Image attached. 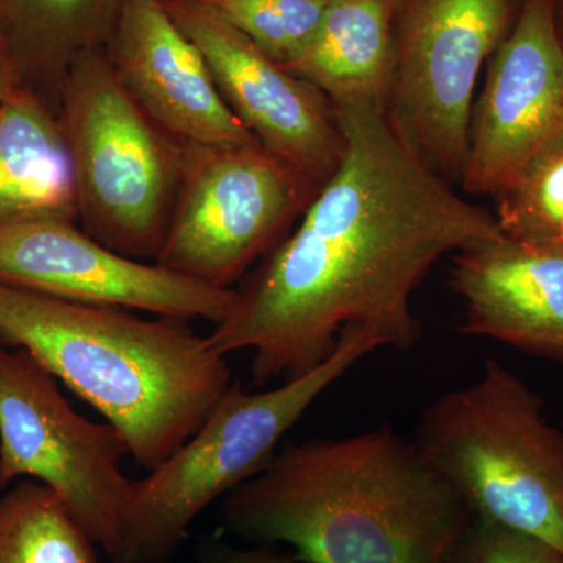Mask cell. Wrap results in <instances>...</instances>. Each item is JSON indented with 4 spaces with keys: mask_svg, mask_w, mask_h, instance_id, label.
I'll list each match as a JSON object with an SVG mask.
<instances>
[{
    "mask_svg": "<svg viewBox=\"0 0 563 563\" xmlns=\"http://www.w3.org/2000/svg\"><path fill=\"white\" fill-rule=\"evenodd\" d=\"M317 188L261 143L185 144L158 265L232 290L288 235Z\"/></svg>",
    "mask_w": 563,
    "mask_h": 563,
    "instance_id": "52a82bcc",
    "label": "cell"
},
{
    "mask_svg": "<svg viewBox=\"0 0 563 563\" xmlns=\"http://www.w3.org/2000/svg\"><path fill=\"white\" fill-rule=\"evenodd\" d=\"M450 285L465 303L462 335L563 365V257L501 233L455 252Z\"/></svg>",
    "mask_w": 563,
    "mask_h": 563,
    "instance_id": "5bb4252c",
    "label": "cell"
},
{
    "mask_svg": "<svg viewBox=\"0 0 563 563\" xmlns=\"http://www.w3.org/2000/svg\"><path fill=\"white\" fill-rule=\"evenodd\" d=\"M510 0H401L384 117L426 168L461 185L474 91L503 41Z\"/></svg>",
    "mask_w": 563,
    "mask_h": 563,
    "instance_id": "ba28073f",
    "label": "cell"
},
{
    "mask_svg": "<svg viewBox=\"0 0 563 563\" xmlns=\"http://www.w3.org/2000/svg\"><path fill=\"white\" fill-rule=\"evenodd\" d=\"M548 2H550L551 10H553L555 29H558L563 43V0H548Z\"/></svg>",
    "mask_w": 563,
    "mask_h": 563,
    "instance_id": "cb8c5ba5",
    "label": "cell"
},
{
    "mask_svg": "<svg viewBox=\"0 0 563 563\" xmlns=\"http://www.w3.org/2000/svg\"><path fill=\"white\" fill-rule=\"evenodd\" d=\"M495 203L493 214L503 235L563 257V143Z\"/></svg>",
    "mask_w": 563,
    "mask_h": 563,
    "instance_id": "d6986e66",
    "label": "cell"
},
{
    "mask_svg": "<svg viewBox=\"0 0 563 563\" xmlns=\"http://www.w3.org/2000/svg\"><path fill=\"white\" fill-rule=\"evenodd\" d=\"M277 65L309 47L329 0H203Z\"/></svg>",
    "mask_w": 563,
    "mask_h": 563,
    "instance_id": "ffe728a7",
    "label": "cell"
},
{
    "mask_svg": "<svg viewBox=\"0 0 563 563\" xmlns=\"http://www.w3.org/2000/svg\"><path fill=\"white\" fill-rule=\"evenodd\" d=\"M162 3L202 52L232 113L266 151L320 191L346 151L331 99L263 54L203 0Z\"/></svg>",
    "mask_w": 563,
    "mask_h": 563,
    "instance_id": "7c38bea8",
    "label": "cell"
},
{
    "mask_svg": "<svg viewBox=\"0 0 563 563\" xmlns=\"http://www.w3.org/2000/svg\"><path fill=\"white\" fill-rule=\"evenodd\" d=\"M451 563H563V553L529 533L473 515Z\"/></svg>",
    "mask_w": 563,
    "mask_h": 563,
    "instance_id": "44dd1931",
    "label": "cell"
},
{
    "mask_svg": "<svg viewBox=\"0 0 563 563\" xmlns=\"http://www.w3.org/2000/svg\"><path fill=\"white\" fill-rule=\"evenodd\" d=\"M201 563H306L295 553H284L274 544H257L254 548H235L218 544L203 554Z\"/></svg>",
    "mask_w": 563,
    "mask_h": 563,
    "instance_id": "7402d4cb",
    "label": "cell"
},
{
    "mask_svg": "<svg viewBox=\"0 0 563 563\" xmlns=\"http://www.w3.org/2000/svg\"><path fill=\"white\" fill-rule=\"evenodd\" d=\"M0 282L63 301L213 325L228 320L236 301V288L128 257L92 239L79 222L58 218L0 225Z\"/></svg>",
    "mask_w": 563,
    "mask_h": 563,
    "instance_id": "30bf717a",
    "label": "cell"
},
{
    "mask_svg": "<svg viewBox=\"0 0 563 563\" xmlns=\"http://www.w3.org/2000/svg\"><path fill=\"white\" fill-rule=\"evenodd\" d=\"M103 51L136 106L179 143H258L229 109L202 52L162 0H129Z\"/></svg>",
    "mask_w": 563,
    "mask_h": 563,
    "instance_id": "4fadbf2b",
    "label": "cell"
},
{
    "mask_svg": "<svg viewBox=\"0 0 563 563\" xmlns=\"http://www.w3.org/2000/svg\"><path fill=\"white\" fill-rule=\"evenodd\" d=\"M399 7L401 0H329L309 47L284 68L314 85L332 103L384 107Z\"/></svg>",
    "mask_w": 563,
    "mask_h": 563,
    "instance_id": "2e32d148",
    "label": "cell"
},
{
    "mask_svg": "<svg viewBox=\"0 0 563 563\" xmlns=\"http://www.w3.org/2000/svg\"><path fill=\"white\" fill-rule=\"evenodd\" d=\"M473 515L391 428L292 443L222 498L221 529L306 563H451Z\"/></svg>",
    "mask_w": 563,
    "mask_h": 563,
    "instance_id": "7a4b0ae2",
    "label": "cell"
},
{
    "mask_svg": "<svg viewBox=\"0 0 563 563\" xmlns=\"http://www.w3.org/2000/svg\"><path fill=\"white\" fill-rule=\"evenodd\" d=\"M58 118L73 161L80 228L122 255L157 261L179 195L185 144L136 106L103 47L69 66Z\"/></svg>",
    "mask_w": 563,
    "mask_h": 563,
    "instance_id": "8992f818",
    "label": "cell"
},
{
    "mask_svg": "<svg viewBox=\"0 0 563 563\" xmlns=\"http://www.w3.org/2000/svg\"><path fill=\"white\" fill-rule=\"evenodd\" d=\"M413 440L474 517L563 553V431L517 374L488 358L477 379L426 407Z\"/></svg>",
    "mask_w": 563,
    "mask_h": 563,
    "instance_id": "277c9868",
    "label": "cell"
},
{
    "mask_svg": "<svg viewBox=\"0 0 563 563\" xmlns=\"http://www.w3.org/2000/svg\"><path fill=\"white\" fill-rule=\"evenodd\" d=\"M95 542L38 481L0 498V563H99Z\"/></svg>",
    "mask_w": 563,
    "mask_h": 563,
    "instance_id": "ac0fdd59",
    "label": "cell"
},
{
    "mask_svg": "<svg viewBox=\"0 0 563 563\" xmlns=\"http://www.w3.org/2000/svg\"><path fill=\"white\" fill-rule=\"evenodd\" d=\"M188 322L147 320L0 282V343L31 352L90 404L147 472L201 429L233 383L228 355Z\"/></svg>",
    "mask_w": 563,
    "mask_h": 563,
    "instance_id": "3957f363",
    "label": "cell"
},
{
    "mask_svg": "<svg viewBox=\"0 0 563 563\" xmlns=\"http://www.w3.org/2000/svg\"><path fill=\"white\" fill-rule=\"evenodd\" d=\"M77 221L76 181L58 111L18 85L0 106V225Z\"/></svg>",
    "mask_w": 563,
    "mask_h": 563,
    "instance_id": "9a60e30c",
    "label": "cell"
},
{
    "mask_svg": "<svg viewBox=\"0 0 563 563\" xmlns=\"http://www.w3.org/2000/svg\"><path fill=\"white\" fill-rule=\"evenodd\" d=\"M18 85H20V80H18L16 69L11 60L9 47L0 35V106Z\"/></svg>",
    "mask_w": 563,
    "mask_h": 563,
    "instance_id": "603a6c76",
    "label": "cell"
},
{
    "mask_svg": "<svg viewBox=\"0 0 563 563\" xmlns=\"http://www.w3.org/2000/svg\"><path fill=\"white\" fill-rule=\"evenodd\" d=\"M129 0H0V35L22 87L58 110L63 79L79 55L102 49Z\"/></svg>",
    "mask_w": 563,
    "mask_h": 563,
    "instance_id": "e0dca14e",
    "label": "cell"
},
{
    "mask_svg": "<svg viewBox=\"0 0 563 563\" xmlns=\"http://www.w3.org/2000/svg\"><path fill=\"white\" fill-rule=\"evenodd\" d=\"M461 187L498 199L563 143V43L548 0H525L488 60Z\"/></svg>",
    "mask_w": 563,
    "mask_h": 563,
    "instance_id": "8fae6325",
    "label": "cell"
},
{
    "mask_svg": "<svg viewBox=\"0 0 563 563\" xmlns=\"http://www.w3.org/2000/svg\"><path fill=\"white\" fill-rule=\"evenodd\" d=\"M333 107L346 140L339 169L240 282L232 313L209 335L222 355L254 352L257 387L313 372L346 329L412 351L422 335L412 296L432 266L501 235L492 211L402 146L383 107Z\"/></svg>",
    "mask_w": 563,
    "mask_h": 563,
    "instance_id": "6da1fadb",
    "label": "cell"
},
{
    "mask_svg": "<svg viewBox=\"0 0 563 563\" xmlns=\"http://www.w3.org/2000/svg\"><path fill=\"white\" fill-rule=\"evenodd\" d=\"M125 455L121 433L77 413L31 352L0 344V488L18 477L46 485L110 555L133 488Z\"/></svg>",
    "mask_w": 563,
    "mask_h": 563,
    "instance_id": "9c48e42d",
    "label": "cell"
},
{
    "mask_svg": "<svg viewBox=\"0 0 563 563\" xmlns=\"http://www.w3.org/2000/svg\"><path fill=\"white\" fill-rule=\"evenodd\" d=\"M380 347L373 332L346 329L313 372L269 390L247 391L233 380L191 439L144 479H133L110 562L173 563L196 518L261 472L317 399Z\"/></svg>",
    "mask_w": 563,
    "mask_h": 563,
    "instance_id": "5b68a950",
    "label": "cell"
},
{
    "mask_svg": "<svg viewBox=\"0 0 563 563\" xmlns=\"http://www.w3.org/2000/svg\"><path fill=\"white\" fill-rule=\"evenodd\" d=\"M510 2H512V0H510Z\"/></svg>",
    "mask_w": 563,
    "mask_h": 563,
    "instance_id": "d4e9b609",
    "label": "cell"
}]
</instances>
